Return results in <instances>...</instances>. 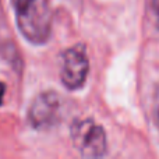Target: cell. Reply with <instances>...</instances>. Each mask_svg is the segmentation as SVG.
I'll use <instances>...</instances> for the list:
<instances>
[{
    "instance_id": "obj_5",
    "label": "cell",
    "mask_w": 159,
    "mask_h": 159,
    "mask_svg": "<svg viewBox=\"0 0 159 159\" xmlns=\"http://www.w3.org/2000/svg\"><path fill=\"white\" fill-rule=\"evenodd\" d=\"M149 8H151L152 20L159 30V0H149Z\"/></svg>"
},
{
    "instance_id": "obj_3",
    "label": "cell",
    "mask_w": 159,
    "mask_h": 159,
    "mask_svg": "<svg viewBox=\"0 0 159 159\" xmlns=\"http://www.w3.org/2000/svg\"><path fill=\"white\" fill-rule=\"evenodd\" d=\"M60 80L67 89L75 91L84 87L89 70L85 45L78 43L66 49L60 55Z\"/></svg>"
},
{
    "instance_id": "obj_6",
    "label": "cell",
    "mask_w": 159,
    "mask_h": 159,
    "mask_svg": "<svg viewBox=\"0 0 159 159\" xmlns=\"http://www.w3.org/2000/svg\"><path fill=\"white\" fill-rule=\"evenodd\" d=\"M155 123H157V127L159 130V92L157 96V103H155Z\"/></svg>"
},
{
    "instance_id": "obj_2",
    "label": "cell",
    "mask_w": 159,
    "mask_h": 159,
    "mask_svg": "<svg viewBox=\"0 0 159 159\" xmlns=\"http://www.w3.org/2000/svg\"><path fill=\"white\" fill-rule=\"evenodd\" d=\"M71 141L85 158H99L106 154V134L101 124L92 119H80L71 124Z\"/></svg>"
},
{
    "instance_id": "obj_4",
    "label": "cell",
    "mask_w": 159,
    "mask_h": 159,
    "mask_svg": "<svg viewBox=\"0 0 159 159\" xmlns=\"http://www.w3.org/2000/svg\"><path fill=\"white\" fill-rule=\"evenodd\" d=\"M61 98L55 91H45L39 93L31 103L28 110V120L36 130H46L53 127L61 115Z\"/></svg>"
},
{
    "instance_id": "obj_1",
    "label": "cell",
    "mask_w": 159,
    "mask_h": 159,
    "mask_svg": "<svg viewBox=\"0 0 159 159\" xmlns=\"http://www.w3.org/2000/svg\"><path fill=\"white\" fill-rule=\"evenodd\" d=\"M20 32L32 45H45L52 34L49 0H11Z\"/></svg>"
},
{
    "instance_id": "obj_7",
    "label": "cell",
    "mask_w": 159,
    "mask_h": 159,
    "mask_svg": "<svg viewBox=\"0 0 159 159\" xmlns=\"http://www.w3.org/2000/svg\"><path fill=\"white\" fill-rule=\"evenodd\" d=\"M4 93H6V84L0 81V105L3 103V98H4Z\"/></svg>"
}]
</instances>
